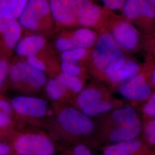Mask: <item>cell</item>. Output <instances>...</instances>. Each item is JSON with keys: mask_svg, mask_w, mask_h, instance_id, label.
Returning a JSON list of instances; mask_svg holds the SVG:
<instances>
[{"mask_svg": "<svg viewBox=\"0 0 155 155\" xmlns=\"http://www.w3.org/2000/svg\"><path fill=\"white\" fill-rule=\"evenodd\" d=\"M113 35L117 43L126 50H133L139 45V32L128 22L118 24L113 29Z\"/></svg>", "mask_w": 155, "mask_h": 155, "instance_id": "10", "label": "cell"}, {"mask_svg": "<svg viewBox=\"0 0 155 155\" xmlns=\"http://www.w3.org/2000/svg\"><path fill=\"white\" fill-rule=\"evenodd\" d=\"M15 150L21 155H52L55 148L47 137L40 134H25L15 143Z\"/></svg>", "mask_w": 155, "mask_h": 155, "instance_id": "2", "label": "cell"}, {"mask_svg": "<svg viewBox=\"0 0 155 155\" xmlns=\"http://www.w3.org/2000/svg\"><path fill=\"white\" fill-rule=\"evenodd\" d=\"M87 55V51L85 48H76L72 50L64 51L61 54L63 61L75 63L85 57Z\"/></svg>", "mask_w": 155, "mask_h": 155, "instance_id": "24", "label": "cell"}, {"mask_svg": "<svg viewBox=\"0 0 155 155\" xmlns=\"http://www.w3.org/2000/svg\"><path fill=\"white\" fill-rule=\"evenodd\" d=\"M8 71V63L5 60L0 61V88L5 79Z\"/></svg>", "mask_w": 155, "mask_h": 155, "instance_id": "31", "label": "cell"}, {"mask_svg": "<svg viewBox=\"0 0 155 155\" xmlns=\"http://www.w3.org/2000/svg\"><path fill=\"white\" fill-rule=\"evenodd\" d=\"M49 2L47 0H28L19 20L24 27L36 30L40 20L50 12Z\"/></svg>", "mask_w": 155, "mask_h": 155, "instance_id": "5", "label": "cell"}, {"mask_svg": "<svg viewBox=\"0 0 155 155\" xmlns=\"http://www.w3.org/2000/svg\"><path fill=\"white\" fill-rule=\"evenodd\" d=\"M10 152V147L5 144L0 143V155H6Z\"/></svg>", "mask_w": 155, "mask_h": 155, "instance_id": "35", "label": "cell"}, {"mask_svg": "<svg viewBox=\"0 0 155 155\" xmlns=\"http://www.w3.org/2000/svg\"><path fill=\"white\" fill-rule=\"evenodd\" d=\"M101 93L94 89H86L79 95L78 104L83 109V108L101 100Z\"/></svg>", "mask_w": 155, "mask_h": 155, "instance_id": "20", "label": "cell"}, {"mask_svg": "<svg viewBox=\"0 0 155 155\" xmlns=\"http://www.w3.org/2000/svg\"><path fill=\"white\" fill-rule=\"evenodd\" d=\"M114 121L119 125L137 119L136 112L132 107H124L114 111L112 115Z\"/></svg>", "mask_w": 155, "mask_h": 155, "instance_id": "19", "label": "cell"}, {"mask_svg": "<svg viewBox=\"0 0 155 155\" xmlns=\"http://www.w3.org/2000/svg\"><path fill=\"white\" fill-rule=\"evenodd\" d=\"M145 135L149 143L155 145V120L147 124L145 128Z\"/></svg>", "mask_w": 155, "mask_h": 155, "instance_id": "26", "label": "cell"}, {"mask_svg": "<svg viewBox=\"0 0 155 155\" xmlns=\"http://www.w3.org/2000/svg\"><path fill=\"white\" fill-rule=\"evenodd\" d=\"M151 81L152 82L153 84V85L155 86V70L153 71V72L152 73V75H151Z\"/></svg>", "mask_w": 155, "mask_h": 155, "instance_id": "36", "label": "cell"}, {"mask_svg": "<svg viewBox=\"0 0 155 155\" xmlns=\"http://www.w3.org/2000/svg\"><path fill=\"white\" fill-rule=\"evenodd\" d=\"M151 4L155 7V0H149Z\"/></svg>", "mask_w": 155, "mask_h": 155, "instance_id": "37", "label": "cell"}, {"mask_svg": "<svg viewBox=\"0 0 155 155\" xmlns=\"http://www.w3.org/2000/svg\"><path fill=\"white\" fill-rule=\"evenodd\" d=\"M73 155H91V153L86 146L79 145L75 148Z\"/></svg>", "mask_w": 155, "mask_h": 155, "instance_id": "33", "label": "cell"}, {"mask_svg": "<svg viewBox=\"0 0 155 155\" xmlns=\"http://www.w3.org/2000/svg\"><path fill=\"white\" fill-rule=\"evenodd\" d=\"M0 32L2 33L7 46L12 49L21 35V27L16 19L0 17Z\"/></svg>", "mask_w": 155, "mask_h": 155, "instance_id": "13", "label": "cell"}, {"mask_svg": "<svg viewBox=\"0 0 155 155\" xmlns=\"http://www.w3.org/2000/svg\"><path fill=\"white\" fill-rule=\"evenodd\" d=\"M124 15L130 20H155V7L149 0H126L123 5Z\"/></svg>", "mask_w": 155, "mask_h": 155, "instance_id": "8", "label": "cell"}, {"mask_svg": "<svg viewBox=\"0 0 155 155\" xmlns=\"http://www.w3.org/2000/svg\"><path fill=\"white\" fill-rule=\"evenodd\" d=\"M28 63L34 68L41 71L45 69V63L35 55L30 56L28 57Z\"/></svg>", "mask_w": 155, "mask_h": 155, "instance_id": "29", "label": "cell"}, {"mask_svg": "<svg viewBox=\"0 0 155 155\" xmlns=\"http://www.w3.org/2000/svg\"><path fill=\"white\" fill-rule=\"evenodd\" d=\"M9 75L15 83H27L35 88H40L46 82V77L43 72L25 62L13 65L10 69Z\"/></svg>", "mask_w": 155, "mask_h": 155, "instance_id": "4", "label": "cell"}, {"mask_svg": "<svg viewBox=\"0 0 155 155\" xmlns=\"http://www.w3.org/2000/svg\"><path fill=\"white\" fill-rule=\"evenodd\" d=\"M120 93L127 99L145 101L151 95V89L143 75L140 74L125 81L118 87Z\"/></svg>", "mask_w": 155, "mask_h": 155, "instance_id": "6", "label": "cell"}, {"mask_svg": "<svg viewBox=\"0 0 155 155\" xmlns=\"http://www.w3.org/2000/svg\"><path fill=\"white\" fill-rule=\"evenodd\" d=\"M71 40L76 48H85L93 45L95 40V35L89 29L81 28L74 33Z\"/></svg>", "mask_w": 155, "mask_h": 155, "instance_id": "18", "label": "cell"}, {"mask_svg": "<svg viewBox=\"0 0 155 155\" xmlns=\"http://www.w3.org/2000/svg\"><path fill=\"white\" fill-rule=\"evenodd\" d=\"M141 129V123L138 118L132 121L120 125L111 133L110 139L114 143H121L133 140L139 134Z\"/></svg>", "mask_w": 155, "mask_h": 155, "instance_id": "12", "label": "cell"}, {"mask_svg": "<svg viewBox=\"0 0 155 155\" xmlns=\"http://www.w3.org/2000/svg\"><path fill=\"white\" fill-rule=\"evenodd\" d=\"M0 110L9 114L11 112V105L5 100H0Z\"/></svg>", "mask_w": 155, "mask_h": 155, "instance_id": "34", "label": "cell"}, {"mask_svg": "<svg viewBox=\"0 0 155 155\" xmlns=\"http://www.w3.org/2000/svg\"><path fill=\"white\" fill-rule=\"evenodd\" d=\"M66 89L57 79H51L48 82L46 87L47 93L54 100H59L64 94Z\"/></svg>", "mask_w": 155, "mask_h": 155, "instance_id": "23", "label": "cell"}, {"mask_svg": "<svg viewBox=\"0 0 155 155\" xmlns=\"http://www.w3.org/2000/svg\"><path fill=\"white\" fill-rule=\"evenodd\" d=\"M11 122V119L8 113L0 110V127H5Z\"/></svg>", "mask_w": 155, "mask_h": 155, "instance_id": "32", "label": "cell"}, {"mask_svg": "<svg viewBox=\"0 0 155 155\" xmlns=\"http://www.w3.org/2000/svg\"><path fill=\"white\" fill-rule=\"evenodd\" d=\"M139 65L132 61H125L119 68L108 74V78L113 82L126 81L138 75Z\"/></svg>", "mask_w": 155, "mask_h": 155, "instance_id": "16", "label": "cell"}, {"mask_svg": "<svg viewBox=\"0 0 155 155\" xmlns=\"http://www.w3.org/2000/svg\"><path fill=\"white\" fill-rule=\"evenodd\" d=\"M77 20L85 27L92 26L100 18L101 11L98 6L93 4L90 0H75Z\"/></svg>", "mask_w": 155, "mask_h": 155, "instance_id": "11", "label": "cell"}, {"mask_svg": "<svg viewBox=\"0 0 155 155\" xmlns=\"http://www.w3.org/2000/svg\"><path fill=\"white\" fill-rule=\"evenodd\" d=\"M96 67L107 74L114 72L125 62V56L110 34L101 35L97 40L93 52Z\"/></svg>", "mask_w": 155, "mask_h": 155, "instance_id": "1", "label": "cell"}, {"mask_svg": "<svg viewBox=\"0 0 155 155\" xmlns=\"http://www.w3.org/2000/svg\"><path fill=\"white\" fill-rule=\"evenodd\" d=\"M50 11L57 22L70 25L77 20L75 0H49Z\"/></svg>", "mask_w": 155, "mask_h": 155, "instance_id": "9", "label": "cell"}, {"mask_svg": "<svg viewBox=\"0 0 155 155\" xmlns=\"http://www.w3.org/2000/svg\"><path fill=\"white\" fill-rule=\"evenodd\" d=\"M61 67L63 74L67 75L76 77L81 72L80 67L73 62L63 61Z\"/></svg>", "mask_w": 155, "mask_h": 155, "instance_id": "25", "label": "cell"}, {"mask_svg": "<svg viewBox=\"0 0 155 155\" xmlns=\"http://www.w3.org/2000/svg\"><path fill=\"white\" fill-rule=\"evenodd\" d=\"M108 8L112 10H117L123 6L125 0H102Z\"/></svg>", "mask_w": 155, "mask_h": 155, "instance_id": "30", "label": "cell"}, {"mask_svg": "<svg viewBox=\"0 0 155 155\" xmlns=\"http://www.w3.org/2000/svg\"><path fill=\"white\" fill-rule=\"evenodd\" d=\"M28 0H0V17L16 19L20 16Z\"/></svg>", "mask_w": 155, "mask_h": 155, "instance_id": "15", "label": "cell"}, {"mask_svg": "<svg viewBox=\"0 0 155 155\" xmlns=\"http://www.w3.org/2000/svg\"><path fill=\"white\" fill-rule=\"evenodd\" d=\"M144 113L148 116L155 117V94L151 95L144 106Z\"/></svg>", "mask_w": 155, "mask_h": 155, "instance_id": "28", "label": "cell"}, {"mask_svg": "<svg viewBox=\"0 0 155 155\" xmlns=\"http://www.w3.org/2000/svg\"><path fill=\"white\" fill-rule=\"evenodd\" d=\"M47 105L45 100L29 97H16L12 100V106L17 113L32 117L43 116L47 111Z\"/></svg>", "mask_w": 155, "mask_h": 155, "instance_id": "7", "label": "cell"}, {"mask_svg": "<svg viewBox=\"0 0 155 155\" xmlns=\"http://www.w3.org/2000/svg\"><path fill=\"white\" fill-rule=\"evenodd\" d=\"M45 44V40L42 36L32 35L21 40L17 45V54L21 56L35 55L41 50Z\"/></svg>", "mask_w": 155, "mask_h": 155, "instance_id": "14", "label": "cell"}, {"mask_svg": "<svg viewBox=\"0 0 155 155\" xmlns=\"http://www.w3.org/2000/svg\"><path fill=\"white\" fill-rule=\"evenodd\" d=\"M56 47L58 50L61 51H66L72 50L74 47L71 39L66 38H60L56 41Z\"/></svg>", "mask_w": 155, "mask_h": 155, "instance_id": "27", "label": "cell"}, {"mask_svg": "<svg viewBox=\"0 0 155 155\" xmlns=\"http://www.w3.org/2000/svg\"><path fill=\"white\" fill-rule=\"evenodd\" d=\"M66 89L74 92H79L82 89L83 84L81 80L75 76H70L64 74L59 75L56 78Z\"/></svg>", "mask_w": 155, "mask_h": 155, "instance_id": "21", "label": "cell"}, {"mask_svg": "<svg viewBox=\"0 0 155 155\" xmlns=\"http://www.w3.org/2000/svg\"><path fill=\"white\" fill-rule=\"evenodd\" d=\"M111 109V105L109 102L100 100L93 104L83 108V113L88 116H95L101 113H103Z\"/></svg>", "mask_w": 155, "mask_h": 155, "instance_id": "22", "label": "cell"}, {"mask_svg": "<svg viewBox=\"0 0 155 155\" xmlns=\"http://www.w3.org/2000/svg\"><path fill=\"white\" fill-rule=\"evenodd\" d=\"M58 121L65 131L72 134H86L93 129V122L86 114L72 108L62 111Z\"/></svg>", "mask_w": 155, "mask_h": 155, "instance_id": "3", "label": "cell"}, {"mask_svg": "<svg viewBox=\"0 0 155 155\" xmlns=\"http://www.w3.org/2000/svg\"><path fill=\"white\" fill-rule=\"evenodd\" d=\"M141 142L132 140L121 142L108 147L105 150V155H133L141 147Z\"/></svg>", "mask_w": 155, "mask_h": 155, "instance_id": "17", "label": "cell"}]
</instances>
